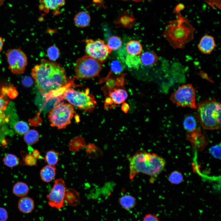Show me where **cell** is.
Listing matches in <instances>:
<instances>
[{
  "instance_id": "15",
  "label": "cell",
  "mask_w": 221,
  "mask_h": 221,
  "mask_svg": "<svg viewBox=\"0 0 221 221\" xmlns=\"http://www.w3.org/2000/svg\"><path fill=\"white\" fill-rule=\"evenodd\" d=\"M56 169L55 166L47 165L44 166L40 173L42 180L47 183L52 181L55 177Z\"/></svg>"
},
{
  "instance_id": "46",
  "label": "cell",
  "mask_w": 221,
  "mask_h": 221,
  "mask_svg": "<svg viewBox=\"0 0 221 221\" xmlns=\"http://www.w3.org/2000/svg\"><path fill=\"white\" fill-rule=\"evenodd\" d=\"M132 0L135 2H141L145 0Z\"/></svg>"
},
{
  "instance_id": "14",
  "label": "cell",
  "mask_w": 221,
  "mask_h": 221,
  "mask_svg": "<svg viewBox=\"0 0 221 221\" xmlns=\"http://www.w3.org/2000/svg\"><path fill=\"white\" fill-rule=\"evenodd\" d=\"M108 95L115 105L123 103L128 97L126 91L121 88H117L110 90Z\"/></svg>"
},
{
  "instance_id": "11",
  "label": "cell",
  "mask_w": 221,
  "mask_h": 221,
  "mask_svg": "<svg viewBox=\"0 0 221 221\" xmlns=\"http://www.w3.org/2000/svg\"><path fill=\"white\" fill-rule=\"evenodd\" d=\"M66 189L65 182L62 179L56 180L52 188L47 196L49 205L57 209L62 208L65 203Z\"/></svg>"
},
{
  "instance_id": "37",
  "label": "cell",
  "mask_w": 221,
  "mask_h": 221,
  "mask_svg": "<svg viewBox=\"0 0 221 221\" xmlns=\"http://www.w3.org/2000/svg\"><path fill=\"white\" fill-rule=\"evenodd\" d=\"M142 221H161L158 216L155 214L148 213L144 216Z\"/></svg>"
},
{
  "instance_id": "41",
  "label": "cell",
  "mask_w": 221,
  "mask_h": 221,
  "mask_svg": "<svg viewBox=\"0 0 221 221\" xmlns=\"http://www.w3.org/2000/svg\"><path fill=\"white\" fill-rule=\"evenodd\" d=\"M8 102L0 94V110L3 111L7 108Z\"/></svg>"
},
{
  "instance_id": "25",
  "label": "cell",
  "mask_w": 221,
  "mask_h": 221,
  "mask_svg": "<svg viewBox=\"0 0 221 221\" xmlns=\"http://www.w3.org/2000/svg\"><path fill=\"white\" fill-rule=\"evenodd\" d=\"M22 160L21 164L30 166H37V159L32 154L28 153L24 150L21 152Z\"/></svg>"
},
{
  "instance_id": "43",
  "label": "cell",
  "mask_w": 221,
  "mask_h": 221,
  "mask_svg": "<svg viewBox=\"0 0 221 221\" xmlns=\"http://www.w3.org/2000/svg\"><path fill=\"white\" fill-rule=\"evenodd\" d=\"M130 106L129 104L123 102L122 103L121 109L122 111L125 113H127L130 109Z\"/></svg>"
},
{
  "instance_id": "2",
  "label": "cell",
  "mask_w": 221,
  "mask_h": 221,
  "mask_svg": "<svg viewBox=\"0 0 221 221\" xmlns=\"http://www.w3.org/2000/svg\"><path fill=\"white\" fill-rule=\"evenodd\" d=\"M129 177L132 179L140 173L149 176L152 180L164 169L165 160L155 153L140 151L128 158Z\"/></svg>"
},
{
  "instance_id": "9",
  "label": "cell",
  "mask_w": 221,
  "mask_h": 221,
  "mask_svg": "<svg viewBox=\"0 0 221 221\" xmlns=\"http://www.w3.org/2000/svg\"><path fill=\"white\" fill-rule=\"evenodd\" d=\"M6 55L9 68L13 74L17 75L24 73L27 64V58L20 48L8 49Z\"/></svg>"
},
{
  "instance_id": "44",
  "label": "cell",
  "mask_w": 221,
  "mask_h": 221,
  "mask_svg": "<svg viewBox=\"0 0 221 221\" xmlns=\"http://www.w3.org/2000/svg\"><path fill=\"white\" fill-rule=\"evenodd\" d=\"M32 153V155L37 159L40 158V153L38 150L34 149L33 150Z\"/></svg>"
},
{
  "instance_id": "4",
  "label": "cell",
  "mask_w": 221,
  "mask_h": 221,
  "mask_svg": "<svg viewBox=\"0 0 221 221\" xmlns=\"http://www.w3.org/2000/svg\"><path fill=\"white\" fill-rule=\"evenodd\" d=\"M196 109L197 116L203 128L210 130L220 128V102L214 99H208L198 103Z\"/></svg>"
},
{
  "instance_id": "38",
  "label": "cell",
  "mask_w": 221,
  "mask_h": 221,
  "mask_svg": "<svg viewBox=\"0 0 221 221\" xmlns=\"http://www.w3.org/2000/svg\"><path fill=\"white\" fill-rule=\"evenodd\" d=\"M205 2L213 8L217 7L221 9V0H204Z\"/></svg>"
},
{
  "instance_id": "6",
  "label": "cell",
  "mask_w": 221,
  "mask_h": 221,
  "mask_svg": "<svg viewBox=\"0 0 221 221\" xmlns=\"http://www.w3.org/2000/svg\"><path fill=\"white\" fill-rule=\"evenodd\" d=\"M75 113L73 107L64 103L57 104L49 112L48 118L52 126L63 129L70 123Z\"/></svg>"
},
{
  "instance_id": "42",
  "label": "cell",
  "mask_w": 221,
  "mask_h": 221,
  "mask_svg": "<svg viewBox=\"0 0 221 221\" xmlns=\"http://www.w3.org/2000/svg\"><path fill=\"white\" fill-rule=\"evenodd\" d=\"M184 8V5L182 3H179L175 7L173 10L174 13H178L180 12V11L183 10Z\"/></svg>"
},
{
  "instance_id": "45",
  "label": "cell",
  "mask_w": 221,
  "mask_h": 221,
  "mask_svg": "<svg viewBox=\"0 0 221 221\" xmlns=\"http://www.w3.org/2000/svg\"><path fill=\"white\" fill-rule=\"evenodd\" d=\"M4 43V41L3 39L0 36V52L2 49Z\"/></svg>"
},
{
  "instance_id": "12",
  "label": "cell",
  "mask_w": 221,
  "mask_h": 221,
  "mask_svg": "<svg viewBox=\"0 0 221 221\" xmlns=\"http://www.w3.org/2000/svg\"><path fill=\"white\" fill-rule=\"evenodd\" d=\"M215 46L214 38L208 35H205L202 37L198 45L200 51L205 54L211 53Z\"/></svg>"
},
{
  "instance_id": "5",
  "label": "cell",
  "mask_w": 221,
  "mask_h": 221,
  "mask_svg": "<svg viewBox=\"0 0 221 221\" xmlns=\"http://www.w3.org/2000/svg\"><path fill=\"white\" fill-rule=\"evenodd\" d=\"M62 96L72 105L90 112L93 110L97 104L94 96L90 93L88 89L82 92L67 88L63 92Z\"/></svg>"
},
{
  "instance_id": "7",
  "label": "cell",
  "mask_w": 221,
  "mask_h": 221,
  "mask_svg": "<svg viewBox=\"0 0 221 221\" xmlns=\"http://www.w3.org/2000/svg\"><path fill=\"white\" fill-rule=\"evenodd\" d=\"M101 63L87 55L79 58L74 67L76 77L79 79H87L98 76L102 68Z\"/></svg>"
},
{
  "instance_id": "23",
  "label": "cell",
  "mask_w": 221,
  "mask_h": 221,
  "mask_svg": "<svg viewBox=\"0 0 221 221\" xmlns=\"http://www.w3.org/2000/svg\"><path fill=\"white\" fill-rule=\"evenodd\" d=\"M85 143L83 138L76 137L72 139L69 143V150L72 152H76L80 149L85 146Z\"/></svg>"
},
{
  "instance_id": "20",
  "label": "cell",
  "mask_w": 221,
  "mask_h": 221,
  "mask_svg": "<svg viewBox=\"0 0 221 221\" xmlns=\"http://www.w3.org/2000/svg\"><path fill=\"white\" fill-rule=\"evenodd\" d=\"M79 202V196L78 192L74 189L66 188L65 193L64 202L71 205H76Z\"/></svg>"
},
{
  "instance_id": "16",
  "label": "cell",
  "mask_w": 221,
  "mask_h": 221,
  "mask_svg": "<svg viewBox=\"0 0 221 221\" xmlns=\"http://www.w3.org/2000/svg\"><path fill=\"white\" fill-rule=\"evenodd\" d=\"M34 203L33 200L29 197H23L19 200L18 207L19 211L23 213L31 212L34 209Z\"/></svg>"
},
{
  "instance_id": "8",
  "label": "cell",
  "mask_w": 221,
  "mask_h": 221,
  "mask_svg": "<svg viewBox=\"0 0 221 221\" xmlns=\"http://www.w3.org/2000/svg\"><path fill=\"white\" fill-rule=\"evenodd\" d=\"M173 103L182 107L196 108V90L191 84L182 85L171 95Z\"/></svg>"
},
{
  "instance_id": "10",
  "label": "cell",
  "mask_w": 221,
  "mask_h": 221,
  "mask_svg": "<svg viewBox=\"0 0 221 221\" xmlns=\"http://www.w3.org/2000/svg\"><path fill=\"white\" fill-rule=\"evenodd\" d=\"M86 42L85 52L87 55L101 62L105 61L110 54L111 51L107 44L101 39L95 41L87 39Z\"/></svg>"
},
{
  "instance_id": "13",
  "label": "cell",
  "mask_w": 221,
  "mask_h": 221,
  "mask_svg": "<svg viewBox=\"0 0 221 221\" xmlns=\"http://www.w3.org/2000/svg\"><path fill=\"white\" fill-rule=\"evenodd\" d=\"M39 8L46 13L50 10L57 11L64 6L65 0H40Z\"/></svg>"
},
{
  "instance_id": "29",
  "label": "cell",
  "mask_w": 221,
  "mask_h": 221,
  "mask_svg": "<svg viewBox=\"0 0 221 221\" xmlns=\"http://www.w3.org/2000/svg\"><path fill=\"white\" fill-rule=\"evenodd\" d=\"M2 161L6 166L10 168L16 166L19 163L18 157L16 155L12 153L6 155L3 157Z\"/></svg>"
},
{
  "instance_id": "19",
  "label": "cell",
  "mask_w": 221,
  "mask_h": 221,
  "mask_svg": "<svg viewBox=\"0 0 221 221\" xmlns=\"http://www.w3.org/2000/svg\"><path fill=\"white\" fill-rule=\"evenodd\" d=\"M119 204L124 209L129 211L134 208L137 204L135 198L130 195H125L121 196L119 199Z\"/></svg>"
},
{
  "instance_id": "32",
  "label": "cell",
  "mask_w": 221,
  "mask_h": 221,
  "mask_svg": "<svg viewBox=\"0 0 221 221\" xmlns=\"http://www.w3.org/2000/svg\"><path fill=\"white\" fill-rule=\"evenodd\" d=\"M168 180L173 184H179L183 180V177L182 173L178 171L172 172L169 175Z\"/></svg>"
},
{
  "instance_id": "22",
  "label": "cell",
  "mask_w": 221,
  "mask_h": 221,
  "mask_svg": "<svg viewBox=\"0 0 221 221\" xmlns=\"http://www.w3.org/2000/svg\"><path fill=\"white\" fill-rule=\"evenodd\" d=\"M29 189V187L26 183L19 181L14 185L12 191L13 193L16 196L23 197L27 195Z\"/></svg>"
},
{
  "instance_id": "3",
  "label": "cell",
  "mask_w": 221,
  "mask_h": 221,
  "mask_svg": "<svg viewBox=\"0 0 221 221\" xmlns=\"http://www.w3.org/2000/svg\"><path fill=\"white\" fill-rule=\"evenodd\" d=\"M180 12L175 13L176 19L169 22L162 35L175 49L183 48L194 37V28Z\"/></svg>"
},
{
  "instance_id": "21",
  "label": "cell",
  "mask_w": 221,
  "mask_h": 221,
  "mask_svg": "<svg viewBox=\"0 0 221 221\" xmlns=\"http://www.w3.org/2000/svg\"><path fill=\"white\" fill-rule=\"evenodd\" d=\"M126 48L128 54L137 56L141 53L142 48L141 44L139 41L132 40L127 43Z\"/></svg>"
},
{
  "instance_id": "17",
  "label": "cell",
  "mask_w": 221,
  "mask_h": 221,
  "mask_svg": "<svg viewBox=\"0 0 221 221\" xmlns=\"http://www.w3.org/2000/svg\"><path fill=\"white\" fill-rule=\"evenodd\" d=\"M140 63L145 66L154 65L158 60L156 53L153 52L147 51L142 53L139 56Z\"/></svg>"
},
{
  "instance_id": "35",
  "label": "cell",
  "mask_w": 221,
  "mask_h": 221,
  "mask_svg": "<svg viewBox=\"0 0 221 221\" xmlns=\"http://www.w3.org/2000/svg\"><path fill=\"white\" fill-rule=\"evenodd\" d=\"M84 147L87 156L93 158L97 155L96 152L98 150V148L94 144H89L85 145Z\"/></svg>"
},
{
  "instance_id": "26",
  "label": "cell",
  "mask_w": 221,
  "mask_h": 221,
  "mask_svg": "<svg viewBox=\"0 0 221 221\" xmlns=\"http://www.w3.org/2000/svg\"><path fill=\"white\" fill-rule=\"evenodd\" d=\"M124 62L129 68L134 69L138 68L141 64L139 56L129 54L126 56Z\"/></svg>"
},
{
  "instance_id": "36",
  "label": "cell",
  "mask_w": 221,
  "mask_h": 221,
  "mask_svg": "<svg viewBox=\"0 0 221 221\" xmlns=\"http://www.w3.org/2000/svg\"><path fill=\"white\" fill-rule=\"evenodd\" d=\"M221 148L220 143L213 145L210 148L209 152L214 158L217 159H220Z\"/></svg>"
},
{
  "instance_id": "30",
  "label": "cell",
  "mask_w": 221,
  "mask_h": 221,
  "mask_svg": "<svg viewBox=\"0 0 221 221\" xmlns=\"http://www.w3.org/2000/svg\"><path fill=\"white\" fill-rule=\"evenodd\" d=\"M122 45V41L120 38L114 36H111L108 38L107 44L108 47L111 51L118 49Z\"/></svg>"
},
{
  "instance_id": "39",
  "label": "cell",
  "mask_w": 221,
  "mask_h": 221,
  "mask_svg": "<svg viewBox=\"0 0 221 221\" xmlns=\"http://www.w3.org/2000/svg\"><path fill=\"white\" fill-rule=\"evenodd\" d=\"M9 121V116H6L4 112L0 110V128Z\"/></svg>"
},
{
  "instance_id": "40",
  "label": "cell",
  "mask_w": 221,
  "mask_h": 221,
  "mask_svg": "<svg viewBox=\"0 0 221 221\" xmlns=\"http://www.w3.org/2000/svg\"><path fill=\"white\" fill-rule=\"evenodd\" d=\"M8 218V214L6 210L0 207V221H6Z\"/></svg>"
},
{
  "instance_id": "1",
  "label": "cell",
  "mask_w": 221,
  "mask_h": 221,
  "mask_svg": "<svg viewBox=\"0 0 221 221\" xmlns=\"http://www.w3.org/2000/svg\"><path fill=\"white\" fill-rule=\"evenodd\" d=\"M31 75L42 96L68 83L65 71L59 64L42 59L31 70Z\"/></svg>"
},
{
  "instance_id": "27",
  "label": "cell",
  "mask_w": 221,
  "mask_h": 221,
  "mask_svg": "<svg viewBox=\"0 0 221 221\" xmlns=\"http://www.w3.org/2000/svg\"><path fill=\"white\" fill-rule=\"evenodd\" d=\"M39 135L38 133L35 130H30L24 134V139L25 142L29 145H33L39 140Z\"/></svg>"
},
{
  "instance_id": "18",
  "label": "cell",
  "mask_w": 221,
  "mask_h": 221,
  "mask_svg": "<svg viewBox=\"0 0 221 221\" xmlns=\"http://www.w3.org/2000/svg\"><path fill=\"white\" fill-rule=\"evenodd\" d=\"M74 20L76 26L81 28L85 27L89 24L91 17L88 13L85 11H81L76 14Z\"/></svg>"
},
{
  "instance_id": "33",
  "label": "cell",
  "mask_w": 221,
  "mask_h": 221,
  "mask_svg": "<svg viewBox=\"0 0 221 221\" xmlns=\"http://www.w3.org/2000/svg\"><path fill=\"white\" fill-rule=\"evenodd\" d=\"M14 128L15 131L20 135L25 134L29 130L27 123L21 121L16 122L14 125Z\"/></svg>"
},
{
  "instance_id": "24",
  "label": "cell",
  "mask_w": 221,
  "mask_h": 221,
  "mask_svg": "<svg viewBox=\"0 0 221 221\" xmlns=\"http://www.w3.org/2000/svg\"><path fill=\"white\" fill-rule=\"evenodd\" d=\"M60 153L53 149L49 150L46 153L44 160L48 165L55 166L59 161Z\"/></svg>"
},
{
  "instance_id": "34",
  "label": "cell",
  "mask_w": 221,
  "mask_h": 221,
  "mask_svg": "<svg viewBox=\"0 0 221 221\" xmlns=\"http://www.w3.org/2000/svg\"><path fill=\"white\" fill-rule=\"evenodd\" d=\"M47 54L50 60H55L59 57L60 52L57 47L55 46H52L48 49Z\"/></svg>"
},
{
  "instance_id": "31",
  "label": "cell",
  "mask_w": 221,
  "mask_h": 221,
  "mask_svg": "<svg viewBox=\"0 0 221 221\" xmlns=\"http://www.w3.org/2000/svg\"><path fill=\"white\" fill-rule=\"evenodd\" d=\"M124 63L119 59L113 60L110 64V72L108 74L110 75L112 73L120 74L124 68Z\"/></svg>"
},
{
  "instance_id": "28",
  "label": "cell",
  "mask_w": 221,
  "mask_h": 221,
  "mask_svg": "<svg viewBox=\"0 0 221 221\" xmlns=\"http://www.w3.org/2000/svg\"><path fill=\"white\" fill-rule=\"evenodd\" d=\"M184 129L188 132H192L196 129L197 122L195 118L193 116H187L183 122Z\"/></svg>"
}]
</instances>
